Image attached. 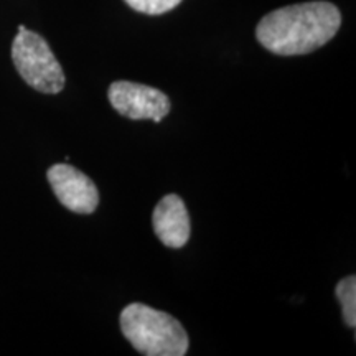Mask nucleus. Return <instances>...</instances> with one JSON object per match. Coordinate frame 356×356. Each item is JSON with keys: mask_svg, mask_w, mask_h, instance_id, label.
Segmentation results:
<instances>
[{"mask_svg": "<svg viewBox=\"0 0 356 356\" xmlns=\"http://www.w3.org/2000/svg\"><path fill=\"white\" fill-rule=\"evenodd\" d=\"M119 322L122 335L142 355L184 356L188 351V333L165 312L134 302L121 312Z\"/></svg>", "mask_w": 356, "mask_h": 356, "instance_id": "nucleus-2", "label": "nucleus"}, {"mask_svg": "<svg viewBox=\"0 0 356 356\" xmlns=\"http://www.w3.org/2000/svg\"><path fill=\"white\" fill-rule=\"evenodd\" d=\"M337 299L340 300L341 309H343L345 325L355 328L356 325V277L348 275L337 284L335 289Z\"/></svg>", "mask_w": 356, "mask_h": 356, "instance_id": "nucleus-7", "label": "nucleus"}, {"mask_svg": "<svg viewBox=\"0 0 356 356\" xmlns=\"http://www.w3.org/2000/svg\"><path fill=\"white\" fill-rule=\"evenodd\" d=\"M152 225L157 238L167 248L180 249L188 243L191 234L190 215L186 204L178 195H165L155 207Z\"/></svg>", "mask_w": 356, "mask_h": 356, "instance_id": "nucleus-6", "label": "nucleus"}, {"mask_svg": "<svg viewBox=\"0 0 356 356\" xmlns=\"http://www.w3.org/2000/svg\"><path fill=\"white\" fill-rule=\"evenodd\" d=\"M341 13L330 2H305L267 13L256 29L266 50L280 56L307 55L335 37Z\"/></svg>", "mask_w": 356, "mask_h": 356, "instance_id": "nucleus-1", "label": "nucleus"}, {"mask_svg": "<svg viewBox=\"0 0 356 356\" xmlns=\"http://www.w3.org/2000/svg\"><path fill=\"white\" fill-rule=\"evenodd\" d=\"M12 60L29 86L43 95H58L63 91L65 73L50 44L24 25L19 26V33L12 43Z\"/></svg>", "mask_w": 356, "mask_h": 356, "instance_id": "nucleus-3", "label": "nucleus"}, {"mask_svg": "<svg viewBox=\"0 0 356 356\" xmlns=\"http://www.w3.org/2000/svg\"><path fill=\"white\" fill-rule=\"evenodd\" d=\"M108 97L119 114L134 121L152 119L160 122L170 113V99L165 92L140 83L114 81L109 86Z\"/></svg>", "mask_w": 356, "mask_h": 356, "instance_id": "nucleus-4", "label": "nucleus"}, {"mask_svg": "<svg viewBox=\"0 0 356 356\" xmlns=\"http://www.w3.org/2000/svg\"><path fill=\"white\" fill-rule=\"evenodd\" d=\"M134 10L147 15H162L178 7L181 0H124Z\"/></svg>", "mask_w": 356, "mask_h": 356, "instance_id": "nucleus-8", "label": "nucleus"}, {"mask_svg": "<svg viewBox=\"0 0 356 356\" xmlns=\"http://www.w3.org/2000/svg\"><path fill=\"white\" fill-rule=\"evenodd\" d=\"M47 178L60 203L78 215H91L99 204V190L95 181L73 165L55 163L48 168Z\"/></svg>", "mask_w": 356, "mask_h": 356, "instance_id": "nucleus-5", "label": "nucleus"}]
</instances>
